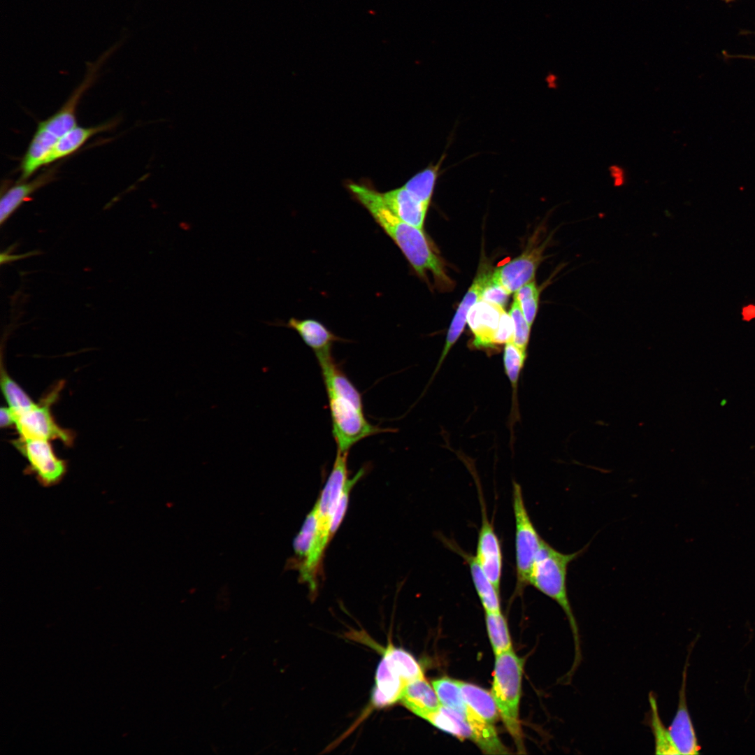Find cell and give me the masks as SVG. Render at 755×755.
<instances>
[{"instance_id": "obj_11", "label": "cell", "mask_w": 755, "mask_h": 755, "mask_svg": "<svg viewBox=\"0 0 755 755\" xmlns=\"http://www.w3.org/2000/svg\"><path fill=\"white\" fill-rule=\"evenodd\" d=\"M544 246L527 249L521 255L496 268L491 280L502 286L510 294L534 280L536 270L542 260Z\"/></svg>"}, {"instance_id": "obj_24", "label": "cell", "mask_w": 755, "mask_h": 755, "mask_svg": "<svg viewBox=\"0 0 755 755\" xmlns=\"http://www.w3.org/2000/svg\"><path fill=\"white\" fill-rule=\"evenodd\" d=\"M442 706L453 710L466 719V704L463 698L459 681L442 677L432 682Z\"/></svg>"}, {"instance_id": "obj_15", "label": "cell", "mask_w": 755, "mask_h": 755, "mask_svg": "<svg viewBox=\"0 0 755 755\" xmlns=\"http://www.w3.org/2000/svg\"><path fill=\"white\" fill-rule=\"evenodd\" d=\"M280 324L294 330L312 350L317 358L331 354L333 344L343 340L332 333L323 323L312 318L299 319L292 317L287 322L279 323Z\"/></svg>"}, {"instance_id": "obj_20", "label": "cell", "mask_w": 755, "mask_h": 755, "mask_svg": "<svg viewBox=\"0 0 755 755\" xmlns=\"http://www.w3.org/2000/svg\"><path fill=\"white\" fill-rule=\"evenodd\" d=\"M117 124L111 120L94 127L76 126L60 138L48 155L45 166L49 165L76 152L94 135L110 130Z\"/></svg>"}, {"instance_id": "obj_21", "label": "cell", "mask_w": 755, "mask_h": 755, "mask_svg": "<svg viewBox=\"0 0 755 755\" xmlns=\"http://www.w3.org/2000/svg\"><path fill=\"white\" fill-rule=\"evenodd\" d=\"M466 720L471 731V739L483 752L493 754L508 752L498 738L494 724L478 716L467 704Z\"/></svg>"}, {"instance_id": "obj_3", "label": "cell", "mask_w": 755, "mask_h": 755, "mask_svg": "<svg viewBox=\"0 0 755 755\" xmlns=\"http://www.w3.org/2000/svg\"><path fill=\"white\" fill-rule=\"evenodd\" d=\"M96 67L90 69L83 82L74 90L66 103L55 113L38 122L36 130L24 153L21 163L19 180L31 177L45 162L52 149L65 134L76 124V111L84 92L94 80Z\"/></svg>"}, {"instance_id": "obj_19", "label": "cell", "mask_w": 755, "mask_h": 755, "mask_svg": "<svg viewBox=\"0 0 755 755\" xmlns=\"http://www.w3.org/2000/svg\"><path fill=\"white\" fill-rule=\"evenodd\" d=\"M447 545L459 554L468 564L473 585L485 612H500V591L495 587L488 578L475 555L463 552L452 542H448Z\"/></svg>"}, {"instance_id": "obj_32", "label": "cell", "mask_w": 755, "mask_h": 755, "mask_svg": "<svg viewBox=\"0 0 755 755\" xmlns=\"http://www.w3.org/2000/svg\"><path fill=\"white\" fill-rule=\"evenodd\" d=\"M364 472H365V469L364 468H361L353 476L352 478H348L347 479V482H346V483H345V484L344 486V488L343 489V491L341 493L339 501L338 502L336 509L335 510V512H334L333 518H332L331 524V528H330V537H331V538L333 536V535L336 532L337 529L338 528V527H339V526H340V523H341V522H342V520H343V517L345 516V512H346V510H347V505H348L349 496H350V492L351 491V489L354 486V484L361 478V477L364 474Z\"/></svg>"}, {"instance_id": "obj_31", "label": "cell", "mask_w": 755, "mask_h": 755, "mask_svg": "<svg viewBox=\"0 0 755 755\" xmlns=\"http://www.w3.org/2000/svg\"><path fill=\"white\" fill-rule=\"evenodd\" d=\"M514 325L513 343L521 350L526 351L528 342L531 326L527 323L520 305L514 296L510 310Z\"/></svg>"}, {"instance_id": "obj_18", "label": "cell", "mask_w": 755, "mask_h": 755, "mask_svg": "<svg viewBox=\"0 0 755 755\" xmlns=\"http://www.w3.org/2000/svg\"><path fill=\"white\" fill-rule=\"evenodd\" d=\"M399 700L410 711L424 719L442 706L433 687L424 677L408 682Z\"/></svg>"}, {"instance_id": "obj_29", "label": "cell", "mask_w": 755, "mask_h": 755, "mask_svg": "<svg viewBox=\"0 0 755 755\" xmlns=\"http://www.w3.org/2000/svg\"><path fill=\"white\" fill-rule=\"evenodd\" d=\"M539 294L534 280L524 285L515 293L514 296L517 299L530 326H532L538 311Z\"/></svg>"}, {"instance_id": "obj_23", "label": "cell", "mask_w": 755, "mask_h": 755, "mask_svg": "<svg viewBox=\"0 0 755 755\" xmlns=\"http://www.w3.org/2000/svg\"><path fill=\"white\" fill-rule=\"evenodd\" d=\"M459 684L466 703L478 716L494 724L500 714L492 694L470 683L459 681Z\"/></svg>"}, {"instance_id": "obj_9", "label": "cell", "mask_w": 755, "mask_h": 755, "mask_svg": "<svg viewBox=\"0 0 755 755\" xmlns=\"http://www.w3.org/2000/svg\"><path fill=\"white\" fill-rule=\"evenodd\" d=\"M50 442L21 437L12 441L14 447L27 461L24 471L33 475L45 487L59 483L67 471L66 461L55 454Z\"/></svg>"}, {"instance_id": "obj_8", "label": "cell", "mask_w": 755, "mask_h": 755, "mask_svg": "<svg viewBox=\"0 0 755 755\" xmlns=\"http://www.w3.org/2000/svg\"><path fill=\"white\" fill-rule=\"evenodd\" d=\"M62 387L63 382H59L40 403L27 411L14 415V426L20 437L50 441L59 440L66 446L73 445L74 433L59 426L50 412L51 405L58 398Z\"/></svg>"}, {"instance_id": "obj_37", "label": "cell", "mask_w": 755, "mask_h": 755, "mask_svg": "<svg viewBox=\"0 0 755 755\" xmlns=\"http://www.w3.org/2000/svg\"><path fill=\"white\" fill-rule=\"evenodd\" d=\"M36 254V252L32 251L22 254H10L9 250L3 251L1 254V264H8L11 261L31 257Z\"/></svg>"}, {"instance_id": "obj_26", "label": "cell", "mask_w": 755, "mask_h": 755, "mask_svg": "<svg viewBox=\"0 0 755 755\" xmlns=\"http://www.w3.org/2000/svg\"><path fill=\"white\" fill-rule=\"evenodd\" d=\"M1 388L8 407L14 415L27 411L34 407V402L24 390L1 367Z\"/></svg>"}, {"instance_id": "obj_13", "label": "cell", "mask_w": 755, "mask_h": 755, "mask_svg": "<svg viewBox=\"0 0 755 755\" xmlns=\"http://www.w3.org/2000/svg\"><path fill=\"white\" fill-rule=\"evenodd\" d=\"M687 663L683 671V679L679 692L678 706L668 731L678 754H698V745L695 729L688 710L686 700Z\"/></svg>"}, {"instance_id": "obj_33", "label": "cell", "mask_w": 755, "mask_h": 755, "mask_svg": "<svg viewBox=\"0 0 755 755\" xmlns=\"http://www.w3.org/2000/svg\"><path fill=\"white\" fill-rule=\"evenodd\" d=\"M509 295L510 294L499 284L494 282L491 277L479 300L495 303L503 308L508 302Z\"/></svg>"}, {"instance_id": "obj_12", "label": "cell", "mask_w": 755, "mask_h": 755, "mask_svg": "<svg viewBox=\"0 0 755 755\" xmlns=\"http://www.w3.org/2000/svg\"><path fill=\"white\" fill-rule=\"evenodd\" d=\"M504 309L502 306L479 300L470 310L467 322L474 334L476 348L491 349L496 347L494 340Z\"/></svg>"}, {"instance_id": "obj_22", "label": "cell", "mask_w": 755, "mask_h": 755, "mask_svg": "<svg viewBox=\"0 0 755 755\" xmlns=\"http://www.w3.org/2000/svg\"><path fill=\"white\" fill-rule=\"evenodd\" d=\"M445 157V154H443L436 164H429L403 185L416 199L429 207Z\"/></svg>"}, {"instance_id": "obj_7", "label": "cell", "mask_w": 755, "mask_h": 755, "mask_svg": "<svg viewBox=\"0 0 755 755\" xmlns=\"http://www.w3.org/2000/svg\"><path fill=\"white\" fill-rule=\"evenodd\" d=\"M512 509L515 527V593L521 594L530 584L532 569L543 539L530 518L522 487L515 481L512 482Z\"/></svg>"}, {"instance_id": "obj_35", "label": "cell", "mask_w": 755, "mask_h": 755, "mask_svg": "<svg viewBox=\"0 0 755 755\" xmlns=\"http://www.w3.org/2000/svg\"><path fill=\"white\" fill-rule=\"evenodd\" d=\"M15 425V416L10 409L7 407H1L0 412V426L1 428H8Z\"/></svg>"}, {"instance_id": "obj_14", "label": "cell", "mask_w": 755, "mask_h": 755, "mask_svg": "<svg viewBox=\"0 0 755 755\" xmlns=\"http://www.w3.org/2000/svg\"><path fill=\"white\" fill-rule=\"evenodd\" d=\"M491 277V273L487 271H480L461 301L449 328L444 349L433 375L439 369L452 346L456 343L461 334L466 323L467 322V317L470 310L472 306L479 301L482 292Z\"/></svg>"}, {"instance_id": "obj_30", "label": "cell", "mask_w": 755, "mask_h": 755, "mask_svg": "<svg viewBox=\"0 0 755 755\" xmlns=\"http://www.w3.org/2000/svg\"><path fill=\"white\" fill-rule=\"evenodd\" d=\"M526 353L519 348L513 342L505 344L503 354L504 367L511 382L514 394H516L517 381L520 371L526 360Z\"/></svg>"}, {"instance_id": "obj_39", "label": "cell", "mask_w": 755, "mask_h": 755, "mask_svg": "<svg viewBox=\"0 0 755 755\" xmlns=\"http://www.w3.org/2000/svg\"><path fill=\"white\" fill-rule=\"evenodd\" d=\"M722 1H725L726 3H729V2L733 1L735 0H722Z\"/></svg>"}, {"instance_id": "obj_5", "label": "cell", "mask_w": 755, "mask_h": 755, "mask_svg": "<svg viewBox=\"0 0 755 755\" xmlns=\"http://www.w3.org/2000/svg\"><path fill=\"white\" fill-rule=\"evenodd\" d=\"M423 677L422 668L413 656L389 644L377 668L373 705L383 707L396 703L408 682Z\"/></svg>"}, {"instance_id": "obj_25", "label": "cell", "mask_w": 755, "mask_h": 755, "mask_svg": "<svg viewBox=\"0 0 755 755\" xmlns=\"http://www.w3.org/2000/svg\"><path fill=\"white\" fill-rule=\"evenodd\" d=\"M426 720L459 739H471V731L466 720L456 712L443 706L431 714Z\"/></svg>"}, {"instance_id": "obj_10", "label": "cell", "mask_w": 755, "mask_h": 755, "mask_svg": "<svg viewBox=\"0 0 755 755\" xmlns=\"http://www.w3.org/2000/svg\"><path fill=\"white\" fill-rule=\"evenodd\" d=\"M481 510V526L478 533L475 556L487 576L500 591L503 573V552L493 524L489 519L481 488L477 485Z\"/></svg>"}, {"instance_id": "obj_6", "label": "cell", "mask_w": 755, "mask_h": 755, "mask_svg": "<svg viewBox=\"0 0 755 755\" xmlns=\"http://www.w3.org/2000/svg\"><path fill=\"white\" fill-rule=\"evenodd\" d=\"M332 433L337 450L349 451L360 440L378 433L392 431L371 424L366 418L361 397L327 394Z\"/></svg>"}, {"instance_id": "obj_36", "label": "cell", "mask_w": 755, "mask_h": 755, "mask_svg": "<svg viewBox=\"0 0 755 755\" xmlns=\"http://www.w3.org/2000/svg\"><path fill=\"white\" fill-rule=\"evenodd\" d=\"M610 175L614 180L615 186H621L626 182L625 170L617 165H614L609 168Z\"/></svg>"}, {"instance_id": "obj_16", "label": "cell", "mask_w": 755, "mask_h": 755, "mask_svg": "<svg viewBox=\"0 0 755 755\" xmlns=\"http://www.w3.org/2000/svg\"><path fill=\"white\" fill-rule=\"evenodd\" d=\"M57 167L45 169L31 180H19L9 187L0 201V224L2 225L13 213L39 189L55 179Z\"/></svg>"}, {"instance_id": "obj_38", "label": "cell", "mask_w": 755, "mask_h": 755, "mask_svg": "<svg viewBox=\"0 0 755 755\" xmlns=\"http://www.w3.org/2000/svg\"><path fill=\"white\" fill-rule=\"evenodd\" d=\"M743 318L745 320H750L755 317V306L749 305L743 309L742 312Z\"/></svg>"}, {"instance_id": "obj_34", "label": "cell", "mask_w": 755, "mask_h": 755, "mask_svg": "<svg viewBox=\"0 0 755 755\" xmlns=\"http://www.w3.org/2000/svg\"><path fill=\"white\" fill-rule=\"evenodd\" d=\"M514 325L510 313L504 311L501 315L499 325L494 337V344L501 345L513 342Z\"/></svg>"}, {"instance_id": "obj_27", "label": "cell", "mask_w": 755, "mask_h": 755, "mask_svg": "<svg viewBox=\"0 0 755 755\" xmlns=\"http://www.w3.org/2000/svg\"><path fill=\"white\" fill-rule=\"evenodd\" d=\"M486 612V624L494 654L512 649L508 624L501 612Z\"/></svg>"}, {"instance_id": "obj_4", "label": "cell", "mask_w": 755, "mask_h": 755, "mask_svg": "<svg viewBox=\"0 0 755 755\" xmlns=\"http://www.w3.org/2000/svg\"><path fill=\"white\" fill-rule=\"evenodd\" d=\"M524 663L512 649L496 655L491 691L499 714L520 752L524 749L519 716Z\"/></svg>"}, {"instance_id": "obj_2", "label": "cell", "mask_w": 755, "mask_h": 755, "mask_svg": "<svg viewBox=\"0 0 755 755\" xmlns=\"http://www.w3.org/2000/svg\"><path fill=\"white\" fill-rule=\"evenodd\" d=\"M587 547L588 545L577 552L565 554L542 540L530 577V584L556 601L568 620L575 646L573 663L566 675L569 680L580 665L582 656L578 624L568 596L567 572L569 564L580 557Z\"/></svg>"}, {"instance_id": "obj_17", "label": "cell", "mask_w": 755, "mask_h": 755, "mask_svg": "<svg viewBox=\"0 0 755 755\" xmlns=\"http://www.w3.org/2000/svg\"><path fill=\"white\" fill-rule=\"evenodd\" d=\"M381 194L385 203L401 220L424 229L429 206L420 202L403 185Z\"/></svg>"}, {"instance_id": "obj_1", "label": "cell", "mask_w": 755, "mask_h": 755, "mask_svg": "<svg viewBox=\"0 0 755 755\" xmlns=\"http://www.w3.org/2000/svg\"><path fill=\"white\" fill-rule=\"evenodd\" d=\"M347 189L352 198L372 216L399 247L416 274L427 281L430 272L441 288L452 286L440 259L432 250L423 229L401 220L385 203L381 192L371 185L348 182Z\"/></svg>"}, {"instance_id": "obj_28", "label": "cell", "mask_w": 755, "mask_h": 755, "mask_svg": "<svg viewBox=\"0 0 755 755\" xmlns=\"http://www.w3.org/2000/svg\"><path fill=\"white\" fill-rule=\"evenodd\" d=\"M650 726L654 738V749L656 754H678L672 742L668 728L664 726L659 712L656 697L649 693Z\"/></svg>"}]
</instances>
